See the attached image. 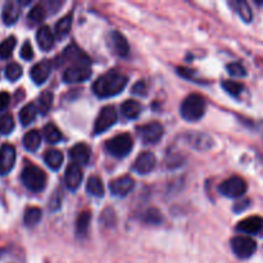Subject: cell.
Segmentation results:
<instances>
[{"mask_svg": "<svg viewBox=\"0 0 263 263\" xmlns=\"http://www.w3.org/2000/svg\"><path fill=\"white\" fill-rule=\"evenodd\" d=\"M21 180L28 190L39 193L44 190L46 185V175L35 164H27L21 174Z\"/></svg>", "mask_w": 263, "mask_h": 263, "instance_id": "3", "label": "cell"}, {"mask_svg": "<svg viewBox=\"0 0 263 263\" xmlns=\"http://www.w3.org/2000/svg\"><path fill=\"white\" fill-rule=\"evenodd\" d=\"M41 134L37 130H30L23 136V146L28 152H36L40 148Z\"/></svg>", "mask_w": 263, "mask_h": 263, "instance_id": "22", "label": "cell"}, {"mask_svg": "<svg viewBox=\"0 0 263 263\" xmlns=\"http://www.w3.org/2000/svg\"><path fill=\"white\" fill-rule=\"evenodd\" d=\"M22 76V67L18 63H9L5 68V77L9 81H17Z\"/></svg>", "mask_w": 263, "mask_h": 263, "instance_id": "36", "label": "cell"}, {"mask_svg": "<svg viewBox=\"0 0 263 263\" xmlns=\"http://www.w3.org/2000/svg\"><path fill=\"white\" fill-rule=\"evenodd\" d=\"M41 216H43V212H41L40 208L37 207L27 208L25 212V216H23L25 225L28 226V228H33V226H36L41 221Z\"/></svg>", "mask_w": 263, "mask_h": 263, "instance_id": "27", "label": "cell"}, {"mask_svg": "<svg viewBox=\"0 0 263 263\" xmlns=\"http://www.w3.org/2000/svg\"><path fill=\"white\" fill-rule=\"evenodd\" d=\"M90 76H91V71L89 67L71 66L64 71L63 81L66 84H80L89 80Z\"/></svg>", "mask_w": 263, "mask_h": 263, "instance_id": "11", "label": "cell"}, {"mask_svg": "<svg viewBox=\"0 0 263 263\" xmlns=\"http://www.w3.org/2000/svg\"><path fill=\"white\" fill-rule=\"evenodd\" d=\"M71 26H72V15L71 14L64 15V17H62L61 20L57 22L55 35L61 39L64 37V36L68 35L69 30H71Z\"/></svg>", "mask_w": 263, "mask_h": 263, "instance_id": "31", "label": "cell"}, {"mask_svg": "<svg viewBox=\"0 0 263 263\" xmlns=\"http://www.w3.org/2000/svg\"><path fill=\"white\" fill-rule=\"evenodd\" d=\"M247 182L240 176H233L221 182L218 192L228 198H240L247 193Z\"/></svg>", "mask_w": 263, "mask_h": 263, "instance_id": "6", "label": "cell"}, {"mask_svg": "<svg viewBox=\"0 0 263 263\" xmlns=\"http://www.w3.org/2000/svg\"><path fill=\"white\" fill-rule=\"evenodd\" d=\"M15 149L10 144H4L0 148V175L5 176L13 170L15 163Z\"/></svg>", "mask_w": 263, "mask_h": 263, "instance_id": "9", "label": "cell"}, {"mask_svg": "<svg viewBox=\"0 0 263 263\" xmlns=\"http://www.w3.org/2000/svg\"><path fill=\"white\" fill-rule=\"evenodd\" d=\"M44 18H45V9L40 4L35 5L28 13V21L31 22V25H39L40 22H43Z\"/></svg>", "mask_w": 263, "mask_h": 263, "instance_id": "33", "label": "cell"}, {"mask_svg": "<svg viewBox=\"0 0 263 263\" xmlns=\"http://www.w3.org/2000/svg\"><path fill=\"white\" fill-rule=\"evenodd\" d=\"M157 158L152 152H143L138 156L135 163H134V171L139 175H146L152 172L156 167Z\"/></svg>", "mask_w": 263, "mask_h": 263, "instance_id": "12", "label": "cell"}, {"mask_svg": "<svg viewBox=\"0 0 263 263\" xmlns=\"http://www.w3.org/2000/svg\"><path fill=\"white\" fill-rule=\"evenodd\" d=\"M36 40H37V45L40 46L41 50L48 51L54 46V35L51 32L49 26H41L39 28L37 33H36Z\"/></svg>", "mask_w": 263, "mask_h": 263, "instance_id": "20", "label": "cell"}, {"mask_svg": "<svg viewBox=\"0 0 263 263\" xmlns=\"http://www.w3.org/2000/svg\"><path fill=\"white\" fill-rule=\"evenodd\" d=\"M263 229V220L261 217H257V216H253V217L246 218V220L240 221L236 226V230L241 231V233L249 234V235H256V234L261 233Z\"/></svg>", "mask_w": 263, "mask_h": 263, "instance_id": "17", "label": "cell"}, {"mask_svg": "<svg viewBox=\"0 0 263 263\" xmlns=\"http://www.w3.org/2000/svg\"><path fill=\"white\" fill-rule=\"evenodd\" d=\"M44 138L49 144H57L62 140V133L54 123H48L43 130Z\"/></svg>", "mask_w": 263, "mask_h": 263, "instance_id": "28", "label": "cell"}, {"mask_svg": "<svg viewBox=\"0 0 263 263\" xmlns=\"http://www.w3.org/2000/svg\"><path fill=\"white\" fill-rule=\"evenodd\" d=\"M205 109H207V103L204 98L199 94H190L181 103L180 113L184 120L193 122L200 120L204 116Z\"/></svg>", "mask_w": 263, "mask_h": 263, "instance_id": "2", "label": "cell"}, {"mask_svg": "<svg viewBox=\"0 0 263 263\" xmlns=\"http://www.w3.org/2000/svg\"><path fill=\"white\" fill-rule=\"evenodd\" d=\"M108 43H109V46L113 50V53H116L117 55L127 57L128 53H130V46H128L127 40L118 31H112L109 33V36H108Z\"/></svg>", "mask_w": 263, "mask_h": 263, "instance_id": "14", "label": "cell"}, {"mask_svg": "<svg viewBox=\"0 0 263 263\" xmlns=\"http://www.w3.org/2000/svg\"><path fill=\"white\" fill-rule=\"evenodd\" d=\"M128 77L117 71H109L100 76L92 85L95 95L99 98L116 97L127 86Z\"/></svg>", "mask_w": 263, "mask_h": 263, "instance_id": "1", "label": "cell"}, {"mask_svg": "<svg viewBox=\"0 0 263 263\" xmlns=\"http://www.w3.org/2000/svg\"><path fill=\"white\" fill-rule=\"evenodd\" d=\"M62 61L68 62V63H73V66H82L89 67L90 59L81 49L77 48L76 45H69L68 48L64 49L63 54H62Z\"/></svg>", "mask_w": 263, "mask_h": 263, "instance_id": "10", "label": "cell"}, {"mask_svg": "<svg viewBox=\"0 0 263 263\" xmlns=\"http://www.w3.org/2000/svg\"><path fill=\"white\" fill-rule=\"evenodd\" d=\"M69 157L72 158L74 164H87L90 161V149L86 144L79 143L74 146H72L69 151Z\"/></svg>", "mask_w": 263, "mask_h": 263, "instance_id": "18", "label": "cell"}, {"mask_svg": "<svg viewBox=\"0 0 263 263\" xmlns=\"http://www.w3.org/2000/svg\"><path fill=\"white\" fill-rule=\"evenodd\" d=\"M21 57L25 61H31L33 58V49L30 41H25V44L22 45V48H21Z\"/></svg>", "mask_w": 263, "mask_h": 263, "instance_id": "40", "label": "cell"}, {"mask_svg": "<svg viewBox=\"0 0 263 263\" xmlns=\"http://www.w3.org/2000/svg\"><path fill=\"white\" fill-rule=\"evenodd\" d=\"M90 220H91V215L90 212L85 211V212L80 213L79 217L76 221V233L79 236H85L86 235L87 230H89Z\"/></svg>", "mask_w": 263, "mask_h": 263, "instance_id": "30", "label": "cell"}, {"mask_svg": "<svg viewBox=\"0 0 263 263\" xmlns=\"http://www.w3.org/2000/svg\"><path fill=\"white\" fill-rule=\"evenodd\" d=\"M226 68H228L229 73L234 77H244L247 74L246 68H244L240 63H238V62H234V63L228 64Z\"/></svg>", "mask_w": 263, "mask_h": 263, "instance_id": "39", "label": "cell"}, {"mask_svg": "<svg viewBox=\"0 0 263 263\" xmlns=\"http://www.w3.org/2000/svg\"><path fill=\"white\" fill-rule=\"evenodd\" d=\"M144 221L146 223H151V225H158V223L162 222L161 212L158 210H156V208H151L144 215Z\"/></svg>", "mask_w": 263, "mask_h": 263, "instance_id": "38", "label": "cell"}, {"mask_svg": "<svg viewBox=\"0 0 263 263\" xmlns=\"http://www.w3.org/2000/svg\"><path fill=\"white\" fill-rule=\"evenodd\" d=\"M86 192L90 195L97 198H102L104 195V185H103V181L100 180V177L91 176L87 180Z\"/></svg>", "mask_w": 263, "mask_h": 263, "instance_id": "25", "label": "cell"}, {"mask_svg": "<svg viewBox=\"0 0 263 263\" xmlns=\"http://www.w3.org/2000/svg\"><path fill=\"white\" fill-rule=\"evenodd\" d=\"M44 161L48 164V167L57 171V170L61 168L62 163H63V153L58 149H50L44 154Z\"/></svg>", "mask_w": 263, "mask_h": 263, "instance_id": "23", "label": "cell"}, {"mask_svg": "<svg viewBox=\"0 0 263 263\" xmlns=\"http://www.w3.org/2000/svg\"><path fill=\"white\" fill-rule=\"evenodd\" d=\"M135 186V181L130 176H122L109 182V190L115 197H126Z\"/></svg>", "mask_w": 263, "mask_h": 263, "instance_id": "13", "label": "cell"}, {"mask_svg": "<svg viewBox=\"0 0 263 263\" xmlns=\"http://www.w3.org/2000/svg\"><path fill=\"white\" fill-rule=\"evenodd\" d=\"M234 5H235V8H236V10H238L239 15L243 18L244 22H251L252 18H253V13H252V9H251V7H249L248 3H247V2H236Z\"/></svg>", "mask_w": 263, "mask_h": 263, "instance_id": "35", "label": "cell"}, {"mask_svg": "<svg viewBox=\"0 0 263 263\" xmlns=\"http://www.w3.org/2000/svg\"><path fill=\"white\" fill-rule=\"evenodd\" d=\"M82 177H84V175H82V171L81 168H80V166L72 163L67 167L66 174H64V181H66V185L68 189L71 190L79 189V186L82 182Z\"/></svg>", "mask_w": 263, "mask_h": 263, "instance_id": "16", "label": "cell"}, {"mask_svg": "<svg viewBox=\"0 0 263 263\" xmlns=\"http://www.w3.org/2000/svg\"><path fill=\"white\" fill-rule=\"evenodd\" d=\"M234 254L240 259H248L256 253L257 243L251 236H235L230 241Z\"/></svg>", "mask_w": 263, "mask_h": 263, "instance_id": "5", "label": "cell"}, {"mask_svg": "<svg viewBox=\"0 0 263 263\" xmlns=\"http://www.w3.org/2000/svg\"><path fill=\"white\" fill-rule=\"evenodd\" d=\"M20 13H21L20 3L8 2L7 4L3 7V12H2L3 22H4L7 26L14 25V23L17 22L18 17H20Z\"/></svg>", "mask_w": 263, "mask_h": 263, "instance_id": "19", "label": "cell"}, {"mask_svg": "<svg viewBox=\"0 0 263 263\" xmlns=\"http://www.w3.org/2000/svg\"><path fill=\"white\" fill-rule=\"evenodd\" d=\"M117 112H116L115 107L112 105H107V107L103 108L99 112L97 121H95L94 125V133L95 135H99V134L105 133L107 130H109L116 122H117Z\"/></svg>", "mask_w": 263, "mask_h": 263, "instance_id": "8", "label": "cell"}, {"mask_svg": "<svg viewBox=\"0 0 263 263\" xmlns=\"http://www.w3.org/2000/svg\"><path fill=\"white\" fill-rule=\"evenodd\" d=\"M53 102H54L53 92L48 91V90L41 92V95L39 97V104H37V108L39 110H40L41 115H46V113L51 109V107H53Z\"/></svg>", "mask_w": 263, "mask_h": 263, "instance_id": "29", "label": "cell"}, {"mask_svg": "<svg viewBox=\"0 0 263 263\" xmlns=\"http://www.w3.org/2000/svg\"><path fill=\"white\" fill-rule=\"evenodd\" d=\"M10 103V95L7 91H0V113L4 112Z\"/></svg>", "mask_w": 263, "mask_h": 263, "instance_id": "41", "label": "cell"}, {"mask_svg": "<svg viewBox=\"0 0 263 263\" xmlns=\"http://www.w3.org/2000/svg\"><path fill=\"white\" fill-rule=\"evenodd\" d=\"M14 130V120L10 115L0 116V134L3 135H9Z\"/></svg>", "mask_w": 263, "mask_h": 263, "instance_id": "34", "label": "cell"}, {"mask_svg": "<svg viewBox=\"0 0 263 263\" xmlns=\"http://www.w3.org/2000/svg\"><path fill=\"white\" fill-rule=\"evenodd\" d=\"M177 71H179V74H181V76L185 77V79L195 80V73L192 71V69L184 68V67H179V68H177Z\"/></svg>", "mask_w": 263, "mask_h": 263, "instance_id": "43", "label": "cell"}, {"mask_svg": "<svg viewBox=\"0 0 263 263\" xmlns=\"http://www.w3.org/2000/svg\"><path fill=\"white\" fill-rule=\"evenodd\" d=\"M36 116H37V108L33 103L25 105L22 109L20 110V121L23 126H28L35 121Z\"/></svg>", "mask_w": 263, "mask_h": 263, "instance_id": "26", "label": "cell"}, {"mask_svg": "<svg viewBox=\"0 0 263 263\" xmlns=\"http://www.w3.org/2000/svg\"><path fill=\"white\" fill-rule=\"evenodd\" d=\"M133 91L138 95H145L146 94V86L145 82L144 81H139L136 82L135 86L133 87Z\"/></svg>", "mask_w": 263, "mask_h": 263, "instance_id": "42", "label": "cell"}, {"mask_svg": "<svg viewBox=\"0 0 263 263\" xmlns=\"http://www.w3.org/2000/svg\"><path fill=\"white\" fill-rule=\"evenodd\" d=\"M15 44H17V39H15L14 36H9V37L5 39V40L0 44V58H10L13 54V50H14L15 48Z\"/></svg>", "mask_w": 263, "mask_h": 263, "instance_id": "32", "label": "cell"}, {"mask_svg": "<svg viewBox=\"0 0 263 263\" xmlns=\"http://www.w3.org/2000/svg\"><path fill=\"white\" fill-rule=\"evenodd\" d=\"M51 73V63L49 61H41L31 68L30 76L36 85H43Z\"/></svg>", "mask_w": 263, "mask_h": 263, "instance_id": "15", "label": "cell"}, {"mask_svg": "<svg viewBox=\"0 0 263 263\" xmlns=\"http://www.w3.org/2000/svg\"><path fill=\"white\" fill-rule=\"evenodd\" d=\"M163 126L159 122H156V121H154V122L146 123V125L144 126H140V127L138 128L139 138H140L141 141H143L144 144H146V145L158 143L162 139V136H163Z\"/></svg>", "mask_w": 263, "mask_h": 263, "instance_id": "7", "label": "cell"}, {"mask_svg": "<svg viewBox=\"0 0 263 263\" xmlns=\"http://www.w3.org/2000/svg\"><path fill=\"white\" fill-rule=\"evenodd\" d=\"M121 110H122V115L125 116L128 120H135L139 117L141 112V105L140 103H138L136 100H126L125 103H122L121 105Z\"/></svg>", "mask_w": 263, "mask_h": 263, "instance_id": "24", "label": "cell"}, {"mask_svg": "<svg viewBox=\"0 0 263 263\" xmlns=\"http://www.w3.org/2000/svg\"><path fill=\"white\" fill-rule=\"evenodd\" d=\"M222 87L226 92H229V94L231 95V97H239L244 89V86L241 84L235 81H229V80L228 81H222Z\"/></svg>", "mask_w": 263, "mask_h": 263, "instance_id": "37", "label": "cell"}, {"mask_svg": "<svg viewBox=\"0 0 263 263\" xmlns=\"http://www.w3.org/2000/svg\"><path fill=\"white\" fill-rule=\"evenodd\" d=\"M134 148V141L128 134H121L115 136L105 144V149L108 153L112 154L116 158H125L130 154Z\"/></svg>", "mask_w": 263, "mask_h": 263, "instance_id": "4", "label": "cell"}, {"mask_svg": "<svg viewBox=\"0 0 263 263\" xmlns=\"http://www.w3.org/2000/svg\"><path fill=\"white\" fill-rule=\"evenodd\" d=\"M187 143L197 151H207L212 146V140L208 135L202 133H192L187 135Z\"/></svg>", "mask_w": 263, "mask_h": 263, "instance_id": "21", "label": "cell"}]
</instances>
